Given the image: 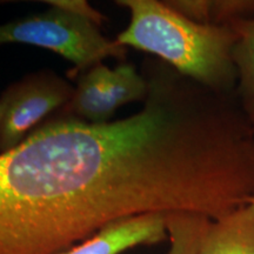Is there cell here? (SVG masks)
<instances>
[{"mask_svg": "<svg viewBox=\"0 0 254 254\" xmlns=\"http://www.w3.org/2000/svg\"><path fill=\"white\" fill-rule=\"evenodd\" d=\"M211 219L194 213L167 214L170 250L167 254H195Z\"/></svg>", "mask_w": 254, "mask_h": 254, "instance_id": "30bf717a", "label": "cell"}, {"mask_svg": "<svg viewBox=\"0 0 254 254\" xmlns=\"http://www.w3.org/2000/svg\"><path fill=\"white\" fill-rule=\"evenodd\" d=\"M166 239L167 214L144 213L110 222L91 238L58 254H122Z\"/></svg>", "mask_w": 254, "mask_h": 254, "instance_id": "8992f818", "label": "cell"}, {"mask_svg": "<svg viewBox=\"0 0 254 254\" xmlns=\"http://www.w3.org/2000/svg\"><path fill=\"white\" fill-rule=\"evenodd\" d=\"M74 86L53 69L27 73L0 94V154L13 150L71 99Z\"/></svg>", "mask_w": 254, "mask_h": 254, "instance_id": "277c9868", "label": "cell"}, {"mask_svg": "<svg viewBox=\"0 0 254 254\" xmlns=\"http://www.w3.org/2000/svg\"><path fill=\"white\" fill-rule=\"evenodd\" d=\"M232 26L238 34L232 52L238 73L234 93L243 112L254 126V19Z\"/></svg>", "mask_w": 254, "mask_h": 254, "instance_id": "9c48e42d", "label": "cell"}, {"mask_svg": "<svg viewBox=\"0 0 254 254\" xmlns=\"http://www.w3.org/2000/svg\"><path fill=\"white\" fill-rule=\"evenodd\" d=\"M249 204H254V198H252V199H250Z\"/></svg>", "mask_w": 254, "mask_h": 254, "instance_id": "8fae6325", "label": "cell"}, {"mask_svg": "<svg viewBox=\"0 0 254 254\" xmlns=\"http://www.w3.org/2000/svg\"><path fill=\"white\" fill-rule=\"evenodd\" d=\"M195 254H254V204L211 220Z\"/></svg>", "mask_w": 254, "mask_h": 254, "instance_id": "52a82bcc", "label": "cell"}, {"mask_svg": "<svg viewBox=\"0 0 254 254\" xmlns=\"http://www.w3.org/2000/svg\"><path fill=\"white\" fill-rule=\"evenodd\" d=\"M147 93V79L131 63L114 68L98 64L79 75L71 99L58 113L91 124L110 123L118 109L144 103Z\"/></svg>", "mask_w": 254, "mask_h": 254, "instance_id": "5b68a950", "label": "cell"}, {"mask_svg": "<svg viewBox=\"0 0 254 254\" xmlns=\"http://www.w3.org/2000/svg\"><path fill=\"white\" fill-rule=\"evenodd\" d=\"M190 20L232 26L254 19V0H170L165 1Z\"/></svg>", "mask_w": 254, "mask_h": 254, "instance_id": "ba28073f", "label": "cell"}, {"mask_svg": "<svg viewBox=\"0 0 254 254\" xmlns=\"http://www.w3.org/2000/svg\"><path fill=\"white\" fill-rule=\"evenodd\" d=\"M50 8L0 24V45L23 44L57 53L73 64V75L116 58L125 62L127 49L101 33L104 17L80 0L46 1Z\"/></svg>", "mask_w": 254, "mask_h": 254, "instance_id": "3957f363", "label": "cell"}, {"mask_svg": "<svg viewBox=\"0 0 254 254\" xmlns=\"http://www.w3.org/2000/svg\"><path fill=\"white\" fill-rule=\"evenodd\" d=\"M148 93L124 119L57 113L0 154V254H58L119 219L215 220L254 196V128L233 94L145 60Z\"/></svg>", "mask_w": 254, "mask_h": 254, "instance_id": "6da1fadb", "label": "cell"}, {"mask_svg": "<svg viewBox=\"0 0 254 254\" xmlns=\"http://www.w3.org/2000/svg\"><path fill=\"white\" fill-rule=\"evenodd\" d=\"M129 23L117 36L124 47L157 57L184 77L220 93H234L238 73L232 58L238 34L233 26L202 24L159 0H118Z\"/></svg>", "mask_w": 254, "mask_h": 254, "instance_id": "7a4b0ae2", "label": "cell"}]
</instances>
